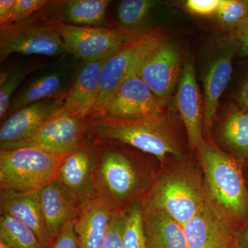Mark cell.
<instances>
[{"label": "cell", "instance_id": "cell-1", "mask_svg": "<svg viewBox=\"0 0 248 248\" xmlns=\"http://www.w3.org/2000/svg\"><path fill=\"white\" fill-rule=\"evenodd\" d=\"M205 177V190L218 214L232 225L248 216V191L239 164L213 143L197 148Z\"/></svg>", "mask_w": 248, "mask_h": 248}, {"label": "cell", "instance_id": "cell-2", "mask_svg": "<svg viewBox=\"0 0 248 248\" xmlns=\"http://www.w3.org/2000/svg\"><path fill=\"white\" fill-rule=\"evenodd\" d=\"M90 128L98 138L130 145L164 161L168 155L182 156L180 146L164 113L138 120L93 117Z\"/></svg>", "mask_w": 248, "mask_h": 248}, {"label": "cell", "instance_id": "cell-3", "mask_svg": "<svg viewBox=\"0 0 248 248\" xmlns=\"http://www.w3.org/2000/svg\"><path fill=\"white\" fill-rule=\"evenodd\" d=\"M61 22L60 1L48 4L21 22L0 27L1 63L15 53L57 56L68 53L56 24Z\"/></svg>", "mask_w": 248, "mask_h": 248}, {"label": "cell", "instance_id": "cell-4", "mask_svg": "<svg viewBox=\"0 0 248 248\" xmlns=\"http://www.w3.org/2000/svg\"><path fill=\"white\" fill-rule=\"evenodd\" d=\"M208 199L200 174L185 166L161 175L143 207L164 212L184 226L203 208Z\"/></svg>", "mask_w": 248, "mask_h": 248}, {"label": "cell", "instance_id": "cell-5", "mask_svg": "<svg viewBox=\"0 0 248 248\" xmlns=\"http://www.w3.org/2000/svg\"><path fill=\"white\" fill-rule=\"evenodd\" d=\"M65 158L32 147L1 150V190H38L56 179Z\"/></svg>", "mask_w": 248, "mask_h": 248}, {"label": "cell", "instance_id": "cell-6", "mask_svg": "<svg viewBox=\"0 0 248 248\" xmlns=\"http://www.w3.org/2000/svg\"><path fill=\"white\" fill-rule=\"evenodd\" d=\"M164 40L160 31H148L130 40L108 59L101 73L99 94L90 115L91 118L101 113L109 98L125 80L138 72L142 62Z\"/></svg>", "mask_w": 248, "mask_h": 248}, {"label": "cell", "instance_id": "cell-7", "mask_svg": "<svg viewBox=\"0 0 248 248\" xmlns=\"http://www.w3.org/2000/svg\"><path fill=\"white\" fill-rule=\"evenodd\" d=\"M56 29L68 53L85 62L110 58L130 40L140 35L129 33L122 29L77 26L62 22L57 23Z\"/></svg>", "mask_w": 248, "mask_h": 248}, {"label": "cell", "instance_id": "cell-8", "mask_svg": "<svg viewBox=\"0 0 248 248\" xmlns=\"http://www.w3.org/2000/svg\"><path fill=\"white\" fill-rule=\"evenodd\" d=\"M140 177L127 156L114 151L103 153L96 166L97 197L115 210L136 193Z\"/></svg>", "mask_w": 248, "mask_h": 248}, {"label": "cell", "instance_id": "cell-9", "mask_svg": "<svg viewBox=\"0 0 248 248\" xmlns=\"http://www.w3.org/2000/svg\"><path fill=\"white\" fill-rule=\"evenodd\" d=\"M86 130L84 120L61 108L30 138L11 149L32 147L56 156H66L81 144Z\"/></svg>", "mask_w": 248, "mask_h": 248}, {"label": "cell", "instance_id": "cell-10", "mask_svg": "<svg viewBox=\"0 0 248 248\" xmlns=\"http://www.w3.org/2000/svg\"><path fill=\"white\" fill-rule=\"evenodd\" d=\"M239 53L234 35H228L217 42L204 68V128H211L216 118L218 102L232 73V62Z\"/></svg>", "mask_w": 248, "mask_h": 248}, {"label": "cell", "instance_id": "cell-11", "mask_svg": "<svg viewBox=\"0 0 248 248\" xmlns=\"http://www.w3.org/2000/svg\"><path fill=\"white\" fill-rule=\"evenodd\" d=\"M182 72L179 48L165 40L142 62L137 73L165 107Z\"/></svg>", "mask_w": 248, "mask_h": 248}, {"label": "cell", "instance_id": "cell-12", "mask_svg": "<svg viewBox=\"0 0 248 248\" xmlns=\"http://www.w3.org/2000/svg\"><path fill=\"white\" fill-rule=\"evenodd\" d=\"M164 107L136 73L112 94L97 117L138 120L164 113Z\"/></svg>", "mask_w": 248, "mask_h": 248}, {"label": "cell", "instance_id": "cell-13", "mask_svg": "<svg viewBox=\"0 0 248 248\" xmlns=\"http://www.w3.org/2000/svg\"><path fill=\"white\" fill-rule=\"evenodd\" d=\"M66 94L34 103L8 116L0 128L1 150L11 149L30 138L62 108Z\"/></svg>", "mask_w": 248, "mask_h": 248}, {"label": "cell", "instance_id": "cell-14", "mask_svg": "<svg viewBox=\"0 0 248 248\" xmlns=\"http://www.w3.org/2000/svg\"><path fill=\"white\" fill-rule=\"evenodd\" d=\"M188 248H234L232 227L208 199L198 213L184 226Z\"/></svg>", "mask_w": 248, "mask_h": 248}, {"label": "cell", "instance_id": "cell-15", "mask_svg": "<svg viewBox=\"0 0 248 248\" xmlns=\"http://www.w3.org/2000/svg\"><path fill=\"white\" fill-rule=\"evenodd\" d=\"M96 163L91 147L81 143L66 156L56 179L71 191L82 205L97 197Z\"/></svg>", "mask_w": 248, "mask_h": 248}, {"label": "cell", "instance_id": "cell-16", "mask_svg": "<svg viewBox=\"0 0 248 248\" xmlns=\"http://www.w3.org/2000/svg\"><path fill=\"white\" fill-rule=\"evenodd\" d=\"M176 104L185 125L190 146L192 148H197L203 140L202 132L204 109L192 59H187L183 66L176 94Z\"/></svg>", "mask_w": 248, "mask_h": 248}, {"label": "cell", "instance_id": "cell-17", "mask_svg": "<svg viewBox=\"0 0 248 248\" xmlns=\"http://www.w3.org/2000/svg\"><path fill=\"white\" fill-rule=\"evenodd\" d=\"M108 59L85 62L80 67L67 93L62 110L84 120L91 115L99 94L103 66Z\"/></svg>", "mask_w": 248, "mask_h": 248}, {"label": "cell", "instance_id": "cell-18", "mask_svg": "<svg viewBox=\"0 0 248 248\" xmlns=\"http://www.w3.org/2000/svg\"><path fill=\"white\" fill-rule=\"evenodd\" d=\"M47 229L52 239L76 217L81 204L76 196L55 179L37 190Z\"/></svg>", "mask_w": 248, "mask_h": 248}, {"label": "cell", "instance_id": "cell-19", "mask_svg": "<svg viewBox=\"0 0 248 248\" xmlns=\"http://www.w3.org/2000/svg\"><path fill=\"white\" fill-rule=\"evenodd\" d=\"M0 206L1 213L17 218L31 228L44 248L50 247L53 239L47 229L37 190H1Z\"/></svg>", "mask_w": 248, "mask_h": 248}, {"label": "cell", "instance_id": "cell-20", "mask_svg": "<svg viewBox=\"0 0 248 248\" xmlns=\"http://www.w3.org/2000/svg\"><path fill=\"white\" fill-rule=\"evenodd\" d=\"M116 211L97 197L81 205L74 218L79 248L102 247Z\"/></svg>", "mask_w": 248, "mask_h": 248}, {"label": "cell", "instance_id": "cell-21", "mask_svg": "<svg viewBox=\"0 0 248 248\" xmlns=\"http://www.w3.org/2000/svg\"><path fill=\"white\" fill-rule=\"evenodd\" d=\"M69 77V73L64 68L37 77L13 97L7 115L34 103L66 94L71 86Z\"/></svg>", "mask_w": 248, "mask_h": 248}, {"label": "cell", "instance_id": "cell-22", "mask_svg": "<svg viewBox=\"0 0 248 248\" xmlns=\"http://www.w3.org/2000/svg\"><path fill=\"white\" fill-rule=\"evenodd\" d=\"M145 232L149 248H188L184 227L161 210L143 207Z\"/></svg>", "mask_w": 248, "mask_h": 248}, {"label": "cell", "instance_id": "cell-23", "mask_svg": "<svg viewBox=\"0 0 248 248\" xmlns=\"http://www.w3.org/2000/svg\"><path fill=\"white\" fill-rule=\"evenodd\" d=\"M110 2L108 0L60 1L61 22L77 26L102 27Z\"/></svg>", "mask_w": 248, "mask_h": 248}, {"label": "cell", "instance_id": "cell-24", "mask_svg": "<svg viewBox=\"0 0 248 248\" xmlns=\"http://www.w3.org/2000/svg\"><path fill=\"white\" fill-rule=\"evenodd\" d=\"M157 1L152 0H124L117 8V19L120 29L133 34L141 35ZM148 32V31H147Z\"/></svg>", "mask_w": 248, "mask_h": 248}, {"label": "cell", "instance_id": "cell-25", "mask_svg": "<svg viewBox=\"0 0 248 248\" xmlns=\"http://www.w3.org/2000/svg\"><path fill=\"white\" fill-rule=\"evenodd\" d=\"M221 138L231 151L248 156V110L236 109L227 115L222 125Z\"/></svg>", "mask_w": 248, "mask_h": 248}, {"label": "cell", "instance_id": "cell-26", "mask_svg": "<svg viewBox=\"0 0 248 248\" xmlns=\"http://www.w3.org/2000/svg\"><path fill=\"white\" fill-rule=\"evenodd\" d=\"M0 241L11 248H44L31 228L4 213L0 217Z\"/></svg>", "mask_w": 248, "mask_h": 248}, {"label": "cell", "instance_id": "cell-27", "mask_svg": "<svg viewBox=\"0 0 248 248\" xmlns=\"http://www.w3.org/2000/svg\"><path fill=\"white\" fill-rule=\"evenodd\" d=\"M122 248H149L144 228L143 206L134 203L125 212Z\"/></svg>", "mask_w": 248, "mask_h": 248}, {"label": "cell", "instance_id": "cell-28", "mask_svg": "<svg viewBox=\"0 0 248 248\" xmlns=\"http://www.w3.org/2000/svg\"><path fill=\"white\" fill-rule=\"evenodd\" d=\"M37 66L32 64H22L15 66L9 71L1 73L0 76V118H5L8 114L15 91L19 84Z\"/></svg>", "mask_w": 248, "mask_h": 248}, {"label": "cell", "instance_id": "cell-29", "mask_svg": "<svg viewBox=\"0 0 248 248\" xmlns=\"http://www.w3.org/2000/svg\"><path fill=\"white\" fill-rule=\"evenodd\" d=\"M215 16L220 27L233 35L248 16V0H221Z\"/></svg>", "mask_w": 248, "mask_h": 248}, {"label": "cell", "instance_id": "cell-30", "mask_svg": "<svg viewBox=\"0 0 248 248\" xmlns=\"http://www.w3.org/2000/svg\"><path fill=\"white\" fill-rule=\"evenodd\" d=\"M125 218V213L121 210L115 212L101 248H122Z\"/></svg>", "mask_w": 248, "mask_h": 248}, {"label": "cell", "instance_id": "cell-31", "mask_svg": "<svg viewBox=\"0 0 248 248\" xmlns=\"http://www.w3.org/2000/svg\"><path fill=\"white\" fill-rule=\"evenodd\" d=\"M49 1L46 0H16L11 24L27 19L45 8Z\"/></svg>", "mask_w": 248, "mask_h": 248}, {"label": "cell", "instance_id": "cell-32", "mask_svg": "<svg viewBox=\"0 0 248 248\" xmlns=\"http://www.w3.org/2000/svg\"><path fill=\"white\" fill-rule=\"evenodd\" d=\"M48 248H79L75 231L74 218L67 222Z\"/></svg>", "mask_w": 248, "mask_h": 248}, {"label": "cell", "instance_id": "cell-33", "mask_svg": "<svg viewBox=\"0 0 248 248\" xmlns=\"http://www.w3.org/2000/svg\"><path fill=\"white\" fill-rule=\"evenodd\" d=\"M220 4L221 0H188L186 9L192 14L210 16L216 14Z\"/></svg>", "mask_w": 248, "mask_h": 248}, {"label": "cell", "instance_id": "cell-34", "mask_svg": "<svg viewBox=\"0 0 248 248\" xmlns=\"http://www.w3.org/2000/svg\"><path fill=\"white\" fill-rule=\"evenodd\" d=\"M233 35L239 46L240 55L248 57V16L235 31Z\"/></svg>", "mask_w": 248, "mask_h": 248}, {"label": "cell", "instance_id": "cell-35", "mask_svg": "<svg viewBox=\"0 0 248 248\" xmlns=\"http://www.w3.org/2000/svg\"><path fill=\"white\" fill-rule=\"evenodd\" d=\"M234 98L240 108L248 110V71L240 83Z\"/></svg>", "mask_w": 248, "mask_h": 248}, {"label": "cell", "instance_id": "cell-36", "mask_svg": "<svg viewBox=\"0 0 248 248\" xmlns=\"http://www.w3.org/2000/svg\"><path fill=\"white\" fill-rule=\"evenodd\" d=\"M15 3L16 0L0 1V27L11 24Z\"/></svg>", "mask_w": 248, "mask_h": 248}, {"label": "cell", "instance_id": "cell-37", "mask_svg": "<svg viewBox=\"0 0 248 248\" xmlns=\"http://www.w3.org/2000/svg\"><path fill=\"white\" fill-rule=\"evenodd\" d=\"M234 248H248V226L234 234Z\"/></svg>", "mask_w": 248, "mask_h": 248}, {"label": "cell", "instance_id": "cell-38", "mask_svg": "<svg viewBox=\"0 0 248 248\" xmlns=\"http://www.w3.org/2000/svg\"><path fill=\"white\" fill-rule=\"evenodd\" d=\"M0 248H11L8 245L4 244L3 241H0Z\"/></svg>", "mask_w": 248, "mask_h": 248}]
</instances>
